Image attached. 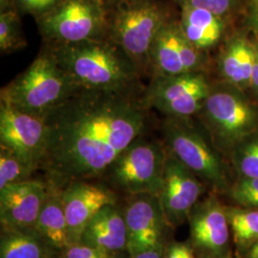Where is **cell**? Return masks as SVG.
<instances>
[{"label": "cell", "mask_w": 258, "mask_h": 258, "mask_svg": "<svg viewBox=\"0 0 258 258\" xmlns=\"http://www.w3.org/2000/svg\"><path fill=\"white\" fill-rule=\"evenodd\" d=\"M164 251H165V245L161 244L152 249L138 252L130 258H163Z\"/></svg>", "instance_id": "31"}, {"label": "cell", "mask_w": 258, "mask_h": 258, "mask_svg": "<svg viewBox=\"0 0 258 258\" xmlns=\"http://www.w3.org/2000/svg\"><path fill=\"white\" fill-rule=\"evenodd\" d=\"M250 85L258 91V52L256 51L255 54V60L254 64L252 68V73H251V79H250Z\"/></svg>", "instance_id": "32"}, {"label": "cell", "mask_w": 258, "mask_h": 258, "mask_svg": "<svg viewBox=\"0 0 258 258\" xmlns=\"http://www.w3.org/2000/svg\"><path fill=\"white\" fill-rule=\"evenodd\" d=\"M58 258H115V256L80 241L72 243L60 250Z\"/></svg>", "instance_id": "28"}, {"label": "cell", "mask_w": 258, "mask_h": 258, "mask_svg": "<svg viewBox=\"0 0 258 258\" xmlns=\"http://www.w3.org/2000/svg\"><path fill=\"white\" fill-rule=\"evenodd\" d=\"M47 45H61L107 37L108 10L102 0H60L36 19Z\"/></svg>", "instance_id": "6"}, {"label": "cell", "mask_w": 258, "mask_h": 258, "mask_svg": "<svg viewBox=\"0 0 258 258\" xmlns=\"http://www.w3.org/2000/svg\"><path fill=\"white\" fill-rule=\"evenodd\" d=\"M182 5H188L195 8H200L210 11L216 16L223 17L227 15L233 7L235 0H175Z\"/></svg>", "instance_id": "29"}, {"label": "cell", "mask_w": 258, "mask_h": 258, "mask_svg": "<svg viewBox=\"0 0 258 258\" xmlns=\"http://www.w3.org/2000/svg\"><path fill=\"white\" fill-rule=\"evenodd\" d=\"M107 10V37L124 50L142 74H149L152 45L171 19L167 10L158 0H126Z\"/></svg>", "instance_id": "4"}, {"label": "cell", "mask_w": 258, "mask_h": 258, "mask_svg": "<svg viewBox=\"0 0 258 258\" xmlns=\"http://www.w3.org/2000/svg\"><path fill=\"white\" fill-rule=\"evenodd\" d=\"M122 1H126V0H104V4L106 6V8H110L112 6L122 2Z\"/></svg>", "instance_id": "35"}, {"label": "cell", "mask_w": 258, "mask_h": 258, "mask_svg": "<svg viewBox=\"0 0 258 258\" xmlns=\"http://www.w3.org/2000/svg\"><path fill=\"white\" fill-rule=\"evenodd\" d=\"M71 244L80 242L87 224L102 209L117 205V195L107 186L79 180L61 188Z\"/></svg>", "instance_id": "16"}, {"label": "cell", "mask_w": 258, "mask_h": 258, "mask_svg": "<svg viewBox=\"0 0 258 258\" xmlns=\"http://www.w3.org/2000/svg\"><path fill=\"white\" fill-rule=\"evenodd\" d=\"M233 241L242 251L258 240V210L227 207Z\"/></svg>", "instance_id": "22"}, {"label": "cell", "mask_w": 258, "mask_h": 258, "mask_svg": "<svg viewBox=\"0 0 258 258\" xmlns=\"http://www.w3.org/2000/svg\"><path fill=\"white\" fill-rule=\"evenodd\" d=\"M47 127L43 116L19 110L0 101V145L39 169L46 146Z\"/></svg>", "instance_id": "10"}, {"label": "cell", "mask_w": 258, "mask_h": 258, "mask_svg": "<svg viewBox=\"0 0 258 258\" xmlns=\"http://www.w3.org/2000/svg\"><path fill=\"white\" fill-rule=\"evenodd\" d=\"M231 161L240 177H258V129L232 148Z\"/></svg>", "instance_id": "24"}, {"label": "cell", "mask_w": 258, "mask_h": 258, "mask_svg": "<svg viewBox=\"0 0 258 258\" xmlns=\"http://www.w3.org/2000/svg\"><path fill=\"white\" fill-rule=\"evenodd\" d=\"M256 50L246 40H231L224 51L220 60L223 77L231 84L247 86L250 84Z\"/></svg>", "instance_id": "21"}, {"label": "cell", "mask_w": 258, "mask_h": 258, "mask_svg": "<svg viewBox=\"0 0 258 258\" xmlns=\"http://www.w3.org/2000/svg\"><path fill=\"white\" fill-rule=\"evenodd\" d=\"M81 90L45 45L25 71L1 89L0 101L43 116Z\"/></svg>", "instance_id": "3"}, {"label": "cell", "mask_w": 258, "mask_h": 258, "mask_svg": "<svg viewBox=\"0 0 258 258\" xmlns=\"http://www.w3.org/2000/svg\"><path fill=\"white\" fill-rule=\"evenodd\" d=\"M81 242L114 256L126 251L128 235L124 213L117 205L104 207L87 224Z\"/></svg>", "instance_id": "17"}, {"label": "cell", "mask_w": 258, "mask_h": 258, "mask_svg": "<svg viewBox=\"0 0 258 258\" xmlns=\"http://www.w3.org/2000/svg\"><path fill=\"white\" fill-rule=\"evenodd\" d=\"M257 20H258V13H257Z\"/></svg>", "instance_id": "36"}, {"label": "cell", "mask_w": 258, "mask_h": 258, "mask_svg": "<svg viewBox=\"0 0 258 258\" xmlns=\"http://www.w3.org/2000/svg\"><path fill=\"white\" fill-rule=\"evenodd\" d=\"M228 192L238 207L258 210V177H240L230 186Z\"/></svg>", "instance_id": "26"}, {"label": "cell", "mask_w": 258, "mask_h": 258, "mask_svg": "<svg viewBox=\"0 0 258 258\" xmlns=\"http://www.w3.org/2000/svg\"><path fill=\"white\" fill-rule=\"evenodd\" d=\"M20 20V14L14 7L0 12V51L11 54L27 46Z\"/></svg>", "instance_id": "23"}, {"label": "cell", "mask_w": 258, "mask_h": 258, "mask_svg": "<svg viewBox=\"0 0 258 258\" xmlns=\"http://www.w3.org/2000/svg\"><path fill=\"white\" fill-rule=\"evenodd\" d=\"M124 213L127 227L129 256L164 244V232L167 225L158 195H133Z\"/></svg>", "instance_id": "14"}, {"label": "cell", "mask_w": 258, "mask_h": 258, "mask_svg": "<svg viewBox=\"0 0 258 258\" xmlns=\"http://www.w3.org/2000/svg\"><path fill=\"white\" fill-rule=\"evenodd\" d=\"M167 150L214 192L228 191L227 167L216 148L188 119L166 118L162 125Z\"/></svg>", "instance_id": "5"}, {"label": "cell", "mask_w": 258, "mask_h": 258, "mask_svg": "<svg viewBox=\"0 0 258 258\" xmlns=\"http://www.w3.org/2000/svg\"><path fill=\"white\" fill-rule=\"evenodd\" d=\"M204 51L184 37L179 22L170 19L158 34L149 55L151 78L201 72Z\"/></svg>", "instance_id": "12"}, {"label": "cell", "mask_w": 258, "mask_h": 258, "mask_svg": "<svg viewBox=\"0 0 258 258\" xmlns=\"http://www.w3.org/2000/svg\"><path fill=\"white\" fill-rule=\"evenodd\" d=\"M143 93L83 90L43 115L46 146L39 169L58 187L97 178L147 126Z\"/></svg>", "instance_id": "1"}, {"label": "cell", "mask_w": 258, "mask_h": 258, "mask_svg": "<svg viewBox=\"0 0 258 258\" xmlns=\"http://www.w3.org/2000/svg\"><path fill=\"white\" fill-rule=\"evenodd\" d=\"M0 258H58L35 229H1Z\"/></svg>", "instance_id": "20"}, {"label": "cell", "mask_w": 258, "mask_h": 258, "mask_svg": "<svg viewBox=\"0 0 258 258\" xmlns=\"http://www.w3.org/2000/svg\"><path fill=\"white\" fill-rule=\"evenodd\" d=\"M102 1H103V2H104V0H102Z\"/></svg>", "instance_id": "37"}, {"label": "cell", "mask_w": 258, "mask_h": 258, "mask_svg": "<svg viewBox=\"0 0 258 258\" xmlns=\"http://www.w3.org/2000/svg\"><path fill=\"white\" fill-rule=\"evenodd\" d=\"M163 258H195L194 249L185 244L177 243L165 249Z\"/></svg>", "instance_id": "30"}, {"label": "cell", "mask_w": 258, "mask_h": 258, "mask_svg": "<svg viewBox=\"0 0 258 258\" xmlns=\"http://www.w3.org/2000/svg\"><path fill=\"white\" fill-rule=\"evenodd\" d=\"M203 190L202 181L167 150L163 183L158 195L167 225L175 227L184 223L199 202Z\"/></svg>", "instance_id": "13"}, {"label": "cell", "mask_w": 258, "mask_h": 258, "mask_svg": "<svg viewBox=\"0 0 258 258\" xmlns=\"http://www.w3.org/2000/svg\"><path fill=\"white\" fill-rule=\"evenodd\" d=\"M60 0H13V7L20 15H30L38 19L54 9Z\"/></svg>", "instance_id": "27"}, {"label": "cell", "mask_w": 258, "mask_h": 258, "mask_svg": "<svg viewBox=\"0 0 258 258\" xmlns=\"http://www.w3.org/2000/svg\"><path fill=\"white\" fill-rule=\"evenodd\" d=\"M49 183L46 200L39 213L35 230L58 252L71 244L62 202L61 187Z\"/></svg>", "instance_id": "18"}, {"label": "cell", "mask_w": 258, "mask_h": 258, "mask_svg": "<svg viewBox=\"0 0 258 258\" xmlns=\"http://www.w3.org/2000/svg\"><path fill=\"white\" fill-rule=\"evenodd\" d=\"M47 46L83 90L141 92L142 73L137 65L108 37Z\"/></svg>", "instance_id": "2"}, {"label": "cell", "mask_w": 258, "mask_h": 258, "mask_svg": "<svg viewBox=\"0 0 258 258\" xmlns=\"http://www.w3.org/2000/svg\"><path fill=\"white\" fill-rule=\"evenodd\" d=\"M179 24L184 37L201 51L214 46L221 38L224 31L221 17L208 10L188 5L181 6Z\"/></svg>", "instance_id": "19"}, {"label": "cell", "mask_w": 258, "mask_h": 258, "mask_svg": "<svg viewBox=\"0 0 258 258\" xmlns=\"http://www.w3.org/2000/svg\"><path fill=\"white\" fill-rule=\"evenodd\" d=\"M13 7V0H0V12Z\"/></svg>", "instance_id": "34"}, {"label": "cell", "mask_w": 258, "mask_h": 258, "mask_svg": "<svg viewBox=\"0 0 258 258\" xmlns=\"http://www.w3.org/2000/svg\"><path fill=\"white\" fill-rule=\"evenodd\" d=\"M228 258H230V257H228Z\"/></svg>", "instance_id": "38"}, {"label": "cell", "mask_w": 258, "mask_h": 258, "mask_svg": "<svg viewBox=\"0 0 258 258\" xmlns=\"http://www.w3.org/2000/svg\"><path fill=\"white\" fill-rule=\"evenodd\" d=\"M187 220L192 249L203 258L230 257L231 227L226 206L216 192L196 204Z\"/></svg>", "instance_id": "11"}, {"label": "cell", "mask_w": 258, "mask_h": 258, "mask_svg": "<svg viewBox=\"0 0 258 258\" xmlns=\"http://www.w3.org/2000/svg\"><path fill=\"white\" fill-rule=\"evenodd\" d=\"M167 149L156 140L139 137L113 163V183L131 195H159L163 183Z\"/></svg>", "instance_id": "7"}, {"label": "cell", "mask_w": 258, "mask_h": 258, "mask_svg": "<svg viewBox=\"0 0 258 258\" xmlns=\"http://www.w3.org/2000/svg\"><path fill=\"white\" fill-rule=\"evenodd\" d=\"M35 168L23 162L11 149L0 145V189L32 178Z\"/></svg>", "instance_id": "25"}, {"label": "cell", "mask_w": 258, "mask_h": 258, "mask_svg": "<svg viewBox=\"0 0 258 258\" xmlns=\"http://www.w3.org/2000/svg\"><path fill=\"white\" fill-rule=\"evenodd\" d=\"M245 258H258V240L244 250Z\"/></svg>", "instance_id": "33"}, {"label": "cell", "mask_w": 258, "mask_h": 258, "mask_svg": "<svg viewBox=\"0 0 258 258\" xmlns=\"http://www.w3.org/2000/svg\"><path fill=\"white\" fill-rule=\"evenodd\" d=\"M217 146L233 148L258 129V112L241 94L211 90L198 112Z\"/></svg>", "instance_id": "8"}, {"label": "cell", "mask_w": 258, "mask_h": 258, "mask_svg": "<svg viewBox=\"0 0 258 258\" xmlns=\"http://www.w3.org/2000/svg\"><path fill=\"white\" fill-rule=\"evenodd\" d=\"M48 190V181L33 178L0 189L1 229H35Z\"/></svg>", "instance_id": "15"}, {"label": "cell", "mask_w": 258, "mask_h": 258, "mask_svg": "<svg viewBox=\"0 0 258 258\" xmlns=\"http://www.w3.org/2000/svg\"><path fill=\"white\" fill-rule=\"evenodd\" d=\"M212 90L202 72L151 78L143 92L148 110L155 109L166 118L188 119L197 114Z\"/></svg>", "instance_id": "9"}]
</instances>
